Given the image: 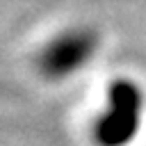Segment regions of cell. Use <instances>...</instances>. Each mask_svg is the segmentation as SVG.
<instances>
[{"mask_svg":"<svg viewBox=\"0 0 146 146\" xmlns=\"http://www.w3.org/2000/svg\"><path fill=\"white\" fill-rule=\"evenodd\" d=\"M146 114V94L132 78H116L105 94V107L91 125V141L96 146H130Z\"/></svg>","mask_w":146,"mask_h":146,"instance_id":"6da1fadb","label":"cell"},{"mask_svg":"<svg viewBox=\"0 0 146 146\" xmlns=\"http://www.w3.org/2000/svg\"><path fill=\"white\" fill-rule=\"evenodd\" d=\"M100 39L91 27H68L57 32L39 52L36 68L46 80H66L96 57Z\"/></svg>","mask_w":146,"mask_h":146,"instance_id":"7a4b0ae2","label":"cell"}]
</instances>
